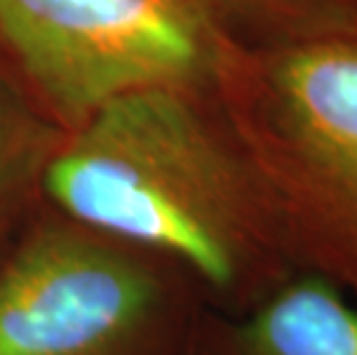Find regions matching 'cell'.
Listing matches in <instances>:
<instances>
[{"instance_id":"6da1fadb","label":"cell","mask_w":357,"mask_h":355,"mask_svg":"<svg viewBox=\"0 0 357 355\" xmlns=\"http://www.w3.org/2000/svg\"><path fill=\"white\" fill-rule=\"evenodd\" d=\"M189 93L153 86L106 102L53 148L42 187L83 229L235 291L286 254L245 150Z\"/></svg>"},{"instance_id":"277c9868","label":"cell","mask_w":357,"mask_h":355,"mask_svg":"<svg viewBox=\"0 0 357 355\" xmlns=\"http://www.w3.org/2000/svg\"><path fill=\"white\" fill-rule=\"evenodd\" d=\"M162 307L127 249L79 224H47L0 270V355H118Z\"/></svg>"},{"instance_id":"7a4b0ae2","label":"cell","mask_w":357,"mask_h":355,"mask_svg":"<svg viewBox=\"0 0 357 355\" xmlns=\"http://www.w3.org/2000/svg\"><path fill=\"white\" fill-rule=\"evenodd\" d=\"M247 90L235 139L286 259L357 298V33L270 51Z\"/></svg>"},{"instance_id":"5b68a950","label":"cell","mask_w":357,"mask_h":355,"mask_svg":"<svg viewBox=\"0 0 357 355\" xmlns=\"http://www.w3.org/2000/svg\"><path fill=\"white\" fill-rule=\"evenodd\" d=\"M233 355H357V307L339 286L305 273L235 328Z\"/></svg>"},{"instance_id":"3957f363","label":"cell","mask_w":357,"mask_h":355,"mask_svg":"<svg viewBox=\"0 0 357 355\" xmlns=\"http://www.w3.org/2000/svg\"><path fill=\"white\" fill-rule=\"evenodd\" d=\"M0 37L72 130L132 90L219 81L231 56L201 0H0Z\"/></svg>"},{"instance_id":"8992f818","label":"cell","mask_w":357,"mask_h":355,"mask_svg":"<svg viewBox=\"0 0 357 355\" xmlns=\"http://www.w3.org/2000/svg\"><path fill=\"white\" fill-rule=\"evenodd\" d=\"M51 153L49 127L0 86V196L42 173Z\"/></svg>"}]
</instances>
